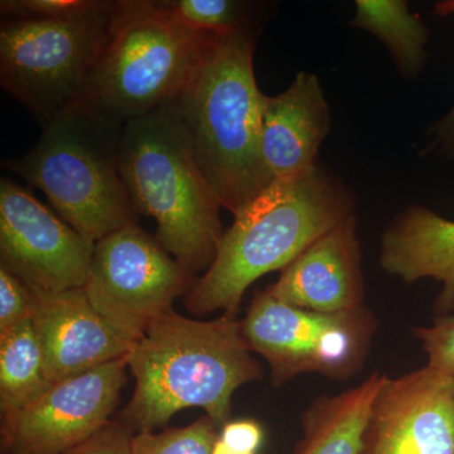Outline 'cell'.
Here are the masks:
<instances>
[{
	"label": "cell",
	"instance_id": "1",
	"mask_svg": "<svg viewBox=\"0 0 454 454\" xmlns=\"http://www.w3.org/2000/svg\"><path fill=\"white\" fill-rule=\"evenodd\" d=\"M252 352L238 317L197 321L169 310L134 343L128 366L136 389L121 423L134 434L154 432L199 406L225 426L235 391L262 378Z\"/></svg>",
	"mask_w": 454,
	"mask_h": 454
},
{
	"label": "cell",
	"instance_id": "2",
	"mask_svg": "<svg viewBox=\"0 0 454 454\" xmlns=\"http://www.w3.org/2000/svg\"><path fill=\"white\" fill-rule=\"evenodd\" d=\"M354 193L317 164L291 179L274 181L223 232L216 258L186 297L191 313L238 315L247 289L282 271L310 244L354 214Z\"/></svg>",
	"mask_w": 454,
	"mask_h": 454
},
{
	"label": "cell",
	"instance_id": "3",
	"mask_svg": "<svg viewBox=\"0 0 454 454\" xmlns=\"http://www.w3.org/2000/svg\"><path fill=\"white\" fill-rule=\"evenodd\" d=\"M255 41L250 27L215 35L195 79L176 103L197 166L234 216L274 182L262 153Z\"/></svg>",
	"mask_w": 454,
	"mask_h": 454
},
{
	"label": "cell",
	"instance_id": "4",
	"mask_svg": "<svg viewBox=\"0 0 454 454\" xmlns=\"http://www.w3.org/2000/svg\"><path fill=\"white\" fill-rule=\"evenodd\" d=\"M121 173L136 211L157 223L164 249L192 276L207 270L225 232L223 205L197 166L176 103L124 124Z\"/></svg>",
	"mask_w": 454,
	"mask_h": 454
},
{
	"label": "cell",
	"instance_id": "5",
	"mask_svg": "<svg viewBox=\"0 0 454 454\" xmlns=\"http://www.w3.org/2000/svg\"><path fill=\"white\" fill-rule=\"evenodd\" d=\"M122 127L79 104L42 125L37 145L2 167L41 190L59 217L97 244L138 215L121 178Z\"/></svg>",
	"mask_w": 454,
	"mask_h": 454
},
{
	"label": "cell",
	"instance_id": "6",
	"mask_svg": "<svg viewBox=\"0 0 454 454\" xmlns=\"http://www.w3.org/2000/svg\"><path fill=\"white\" fill-rule=\"evenodd\" d=\"M215 35L181 25L155 0L114 2L109 37L82 104L124 125L177 103Z\"/></svg>",
	"mask_w": 454,
	"mask_h": 454
},
{
	"label": "cell",
	"instance_id": "7",
	"mask_svg": "<svg viewBox=\"0 0 454 454\" xmlns=\"http://www.w3.org/2000/svg\"><path fill=\"white\" fill-rule=\"evenodd\" d=\"M114 2L61 20L0 26V86L41 121L79 106L106 47Z\"/></svg>",
	"mask_w": 454,
	"mask_h": 454
},
{
	"label": "cell",
	"instance_id": "8",
	"mask_svg": "<svg viewBox=\"0 0 454 454\" xmlns=\"http://www.w3.org/2000/svg\"><path fill=\"white\" fill-rule=\"evenodd\" d=\"M245 340L270 367L274 387L303 373L346 380L361 372L378 321L366 306L340 313L298 309L271 297H254L241 319Z\"/></svg>",
	"mask_w": 454,
	"mask_h": 454
},
{
	"label": "cell",
	"instance_id": "9",
	"mask_svg": "<svg viewBox=\"0 0 454 454\" xmlns=\"http://www.w3.org/2000/svg\"><path fill=\"white\" fill-rule=\"evenodd\" d=\"M192 286V274L136 223L95 244L82 289L118 333L137 342Z\"/></svg>",
	"mask_w": 454,
	"mask_h": 454
},
{
	"label": "cell",
	"instance_id": "10",
	"mask_svg": "<svg viewBox=\"0 0 454 454\" xmlns=\"http://www.w3.org/2000/svg\"><path fill=\"white\" fill-rule=\"evenodd\" d=\"M95 244L35 199L29 188L0 179V262L33 289L83 288Z\"/></svg>",
	"mask_w": 454,
	"mask_h": 454
},
{
	"label": "cell",
	"instance_id": "11",
	"mask_svg": "<svg viewBox=\"0 0 454 454\" xmlns=\"http://www.w3.org/2000/svg\"><path fill=\"white\" fill-rule=\"evenodd\" d=\"M128 358L57 382L31 404L2 414V454H61L104 428L121 400Z\"/></svg>",
	"mask_w": 454,
	"mask_h": 454
},
{
	"label": "cell",
	"instance_id": "12",
	"mask_svg": "<svg viewBox=\"0 0 454 454\" xmlns=\"http://www.w3.org/2000/svg\"><path fill=\"white\" fill-rule=\"evenodd\" d=\"M360 454H454V378L428 366L387 375Z\"/></svg>",
	"mask_w": 454,
	"mask_h": 454
},
{
	"label": "cell",
	"instance_id": "13",
	"mask_svg": "<svg viewBox=\"0 0 454 454\" xmlns=\"http://www.w3.org/2000/svg\"><path fill=\"white\" fill-rule=\"evenodd\" d=\"M31 288V286H29ZM32 289V324L43 352L51 384L127 356L133 340L122 336L90 303L82 288Z\"/></svg>",
	"mask_w": 454,
	"mask_h": 454
},
{
	"label": "cell",
	"instance_id": "14",
	"mask_svg": "<svg viewBox=\"0 0 454 454\" xmlns=\"http://www.w3.org/2000/svg\"><path fill=\"white\" fill-rule=\"evenodd\" d=\"M354 214L310 244L265 291L313 312H348L365 306V282Z\"/></svg>",
	"mask_w": 454,
	"mask_h": 454
},
{
	"label": "cell",
	"instance_id": "15",
	"mask_svg": "<svg viewBox=\"0 0 454 454\" xmlns=\"http://www.w3.org/2000/svg\"><path fill=\"white\" fill-rule=\"evenodd\" d=\"M262 153L273 181L291 179L317 166L331 129L330 106L316 74L300 73L286 91L262 95Z\"/></svg>",
	"mask_w": 454,
	"mask_h": 454
},
{
	"label": "cell",
	"instance_id": "16",
	"mask_svg": "<svg viewBox=\"0 0 454 454\" xmlns=\"http://www.w3.org/2000/svg\"><path fill=\"white\" fill-rule=\"evenodd\" d=\"M380 265L390 276L411 284L433 278L443 284L434 312L454 310V221L424 206H411L387 227L381 239Z\"/></svg>",
	"mask_w": 454,
	"mask_h": 454
},
{
	"label": "cell",
	"instance_id": "17",
	"mask_svg": "<svg viewBox=\"0 0 454 454\" xmlns=\"http://www.w3.org/2000/svg\"><path fill=\"white\" fill-rule=\"evenodd\" d=\"M385 378L375 372L352 389L312 402L301 414L303 435L294 454H360L370 409Z\"/></svg>",
	"mask_w": 454,
	"mask_h": 454
},
{
	"label": "cell",
	"instance_id": "18",
	"mask_svg": "<svg viewBox=\"0 0 454 454\" xmlns=\"http://www.w3.org/2000/svg\"><path fill=\"white\" fill-rule=\"evenodd\" d=\"M52 384L32 319L0 333V411L12 413L43 395Z\"/></svg>",
	"mask_w": 454,
	"mask_h": 454
},
{
	"label": "cell",
	"instance_id": "19",
	"mask_svg": "<svg viewBox=\"0 0 454 454\" xmlns=\"http://www.w3.org/2000/svg\"><path fill=\"white\" fill-rule=\"evenodd\" d=\"M352 26L372 33L390 51L400 73L415 76L426 62L429 31L403 0H357Z\"/></svg>",
	"mask_w": 454,
	"mask_h": 454
},
{
	"label": "cell",
	"instance_id": "20",
	"mask_svg": "<svg viewBox=\"0 0 454 454\" xmlns=\"http://www.w3.org/2000/svg\"><path fill=\"white\" fill-rule=\"evenodd\" d=\"M167 16L192 31L210 35L247 28V4L235 0H155Z\"/></svg>",
	"mask_w": 454,
	"mask_h": 454
},
{
	"label": "cell",
	"instance_id": "21",
	"mask_svg": "<svg viewBox=\"0 0 454 454\" xmlns=\"http://www.w3.org/2000/svg\"><path fill=\"white\" fill-rule=\"evenodd\" d=\"M217 426L208 415L184 428L142 432L133 437V454H212L219 441Z\"/></svg>",
	"mask_w": 454,
	"mask_h": 454
},
{
	"label": "cell",
	"instance_id": "22",
	"mask_svg": "<svg viewBox=\"0 0 454 454\" xmlns=\"http://www.w3.org/2000/svg\"><path fill=\"white\" fill-rule=\"evenodd\" d=\"M428 357L427 366L454 378V315L438 316L428 327L413 330Z\"/></svg>",
	"mask_w": 454,
	"mask_h": 454
},
{
	"label": "cell",
	"instance_id": "23",
	"mask_svg": "<svg viewBox=\"0 0 454 454\" xmlns=\"http://www.w3.org/2000/svg\"><path fill=\"white\" fill-rule=\"evenodd\" d=\"M98 0H2L0 14L7 20H61L82 14Z\"/></svg>",
	"mask_w": 454,
	"mask_h": 454
},
{
	"label": "cell",
	"instance_id": "24",
	"mask_svg": "<svg viewBox=\"0 0 454 454\" xmlns=\"http://www.w3.org/2000/svg\"><path fill=\"white\" fill-rule=\"evenodd\" d=\"M32 289L7 269L0 267V333L32 319Z\"/></svg>",
	"mask_w": 454,
	"mask_h": 454
},
{
	"label": "cell",
	"instance_id": "25",
	"mask_svg": "<svg viewBox=\"0 0 454 454\" xmlns=\"http://www.w3.org/2000/svg\"><path fill=\"white\" fill-rule=\"evenodd\" d=\"M134 433L122 423L106 424L94 435L61 454H133Z\"/></svg>",
	"mask_w": 454,
	"mask_h": 454
},
{
	"label": "cell",
	"instance_id": "26",
	"mask_svg": "<svg viewBox=\"0 0 454 454\" xmlns=\"http://www.w3.org/2000/svg\"><path fill=\"white\" fill-rule=\"evenodd\" d=\"M262 439L264 432L262 426L254 419L227 422L220 432V441L236 452L256 454L262 447Z\"/></svg>",
	"mask_w": 454,
	"mask_h": 454
},
{
	"label": "cell",
	"instance_id": "27",
	"mask_svg": "<svg viewBox=\"0 0 454 454\" xmlns=\"http://www.w3.org/2000/svg\"><path fill=\"white\" fill-rule=\"evenodd\" d=\"M434 11L439 17L453 16L454 0L435 3ZM430 136L433 137V148L439 153L454 160V106L450 113L433 125Z\"/></svg>",
	"mask_w": 454,
	"mask_h": 454
},
{
	"label": "cell",
	"instance_id": "28",
	"mask_svg": "<svg viewBox=\"0 0 454 454\" xmlns=\"http://www.w3.org/2000/svg\"><path fill=\"white\" fill-rule=\"evenodd\" d=\"M212 454H250V453H241V452H236V450H232L231 448H229L226 446V444H223V442L219 441L216 442V444H215L214 452Z\"/></svg>",
	"mask_w": 454,
	"mask_h": 454
}]
</instances>
